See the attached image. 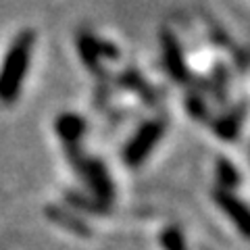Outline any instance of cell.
I'll return each mask as SVG.
<instances>
[{
  "instance_id": "obj_3",
  "label": "cell",
  "mask_w": 250,
  "mask_h": 250,
  "mask_svg": "<svg viewBox=\"0 0 250 250\" xmlns=\"http://www.w3.org/2000/svg\"><path fill=\"white\" fill-rule=\"evenodd\" d=\"M161 48H163V62H165V69H167L169 77L175 83L188 85L192 80V73H190V69H188L182 44H179V40L175 38L173 31H169V29L161 31Z\"/></svg>"
},
{
  "instance_id": "obj_10",
  "label": "cell",
  "mask_w": 250,
  "mask_h": 250,
  "mask_svg": "<svg viewBox=\"0 0 250 250\" xmlns=\"http://www.w3.org/2000/svg\"><path fill=\"white\" fill-rule=\"evenodd\" d=\"M85 129H88V123L77 113H61L54 121V131H57V136L65 146L80 144Z\"/></svg>"
},
{
  "instance_id": "obj_17",
  "label": "cell",
  "mask_w": 250,
  "mask_h": 250,
  "mask_svg": "<svg viewBox=\"0 0 250 250\" xmlns=\"http://www.w3.org/2000/svg\"><path fill=\"white\" fill-rule=\"evenodd\" d=\"M96 46H98V54H100V59H108V61L119 59V48H117L115 44L103 40V38H98V40H96Z\"/></svg>"
},
{
  "instance_id": "obj_11",
  "label": "cell",
  "mask_w": 250,
  "mask_h": 250,
  "mask_svg": "<svg viewBox=\"0 0 250 250\" xmlns=\"http://www.w3.org/2000/svg\"><path fill=\"white\" fill-rule=\"evenodd\" d=\"M62 198H65V202L69 207L82 210L85 215H111V210H113L111 205H104V202H100L96 198H90L77 190H65Z\"/></svg>"
},
{
  "instance_id": "obj_9",
  "label": "cell",
  "mask_w": 250,
  "mask_h": 250,
  "mask_svg": "<svg viewBox=\"0 0 250 250\" xmlns=\"http://www.w3.org/2000/svg\"><path fill=\"white\" fill-rule=\"evenodd\" d=\"M98 38L92 34L88 29H82L75 38V44H77V54H80L82 62L85 65L90 73H94L96 77H104L106 71L103 69V59L98 54V46H96Z\"/></svg>"
},
{
  "instance_id": "obj_15",
  "label": "cell",
  "mask_w": 250,
  "mask_h": 250,
  "mask_svg": "<svg viewBox=\"0 0 250 250\" xmlns=\"http://www.w3.org/2000/svg\"><path fill=\"white\" fill-rule=\"evenodd\" d=\"M159 240H161L163 250H188L184 233H182L179 228H175V225H167V228H163Z\"/></svg>"
},
{
  "instance_id": "obj_7",
  "label": "cell",
  "mask_w": 250,
  "mask_h": 250,
  "mask_svg": "<svg viewBox=\"0 0 250 250\" xmlns=\"http://www.w3.org/2000/svg\"><path fill=\"white\" fill-rule=\"evenodd\" d=\"M44 213H46V217H48L52 223H57L59 228L75 233L77 238H92L90 223L85 221L83 217H77L73 210H69L65 207H59V205H48L44 208Z\"/></svg>"
},
{
  "instance_id": "obj_8",
  "label": "cell",
  "mask_w": 250,
  "mask_h": 250,
  "mask_svg": "<svg viewBox=\"0 0 250 250\" xmlns=\"http://www.w3.org/2000/svg\"><path fill=\"white\" fill-rule=\"evenodd\" d=\"M115 82L119 83L121 88H125V90L136 92L138 96L142 98L144 104H148V106H156V104H159V92H156L150 83H146V80L140 75V71L136 67H131V65L125 67Z\"/></svg>"
},
{
  "instance_id": "obj_2",
  "label": "cell",
  "mask_w": 250,
  "mask_h": 250,
  "mask_svg": "<svg viewBox=\"0 0 250 250\" xmlns=\"http://www.w3.org/2000/svg\"><path fill=\"white\" fill-rule=\"evenodd\" d=\"M165 127H167V121L165 119H150L142 123L138 127V131L127 144L123 148V161L127 167H140L142 163L148 159V154L154 150V146L161 142L163 134H165Z\"/></svg>"
},
{
  "instance_id": "obj_1",
  "label": "cell",
  "mask_w": 250,
  "mask_h": 250,
  "mask_svg": "<svg viewBox=\"0 0 250 250\" xmlns=\"http://www.w3.org/2000/svg\"><path fill=\"white\" fill-rule=\"evenodd\" d=\"M36 44V34L31 29H23L15 36L9 50L4 54L2 67H0V104L11 106L17 103L23 80L27 75L31 50Z\"/></svg>"
},
{
  "instance_id": "obj_6",
  "label": "cell",
  "mask_w": 250,
  "mask_h": 250,
  "mask_svg": "<svg viewBox=\"0 0 250 250\" xmlns=\"http://www.w3.org/2000/svg\"><path fill=\"white\" fill-rule=\"evenodd\" d=\"M246 113H248V104L240 103L238 106L229 108L228 113L219 115L217 119L210 121V127H213L215 136L225 140V142H236L240 138V129H242V123L246 119Z\"/></svg>"
},
{
  "instance_id": "obj_4",
  "label": "cell",
  "mask_w": 250,
  "mask_h": 250,
  "mask_svg": "<svg viewBox=\"0 0 250 250\" xmlns=\"http://www.w3.org/2000/svg\"><path fill=\"white\" fill-rule=\"evenodd\" d=\"M77 175L88 182V186L92 188V192H94V196H96V200L104 202V205H111V202L115 200L113 179H111V175H108L104 163L100 161V159L85 156V161H83V165H82V171Z\"/></svg>"
},
{
  "instance_id": "obj_13",
  "label": "cell",
  "mask_w": 250,
  "mask_h": 250,
  "mask_svg": "<svg viewBox=\"0 0 250 250\" xmlns=\"http://www.w3.org/2000/svg\"><path fill=\"white\" fill-rule=\"evenodd\" d=\"M215 173H217V182H219V188L221 190H228V192H233L236 188L240 186V173L236 165L228 159H217V165H215Z\"/></svg>"
},
{
  "instance_id": "obj_16",
  "label": "cell",
  "mask_w": 250,
  "mask_h": 250,
  "mask_svg": "<svg viewBox=\"0 0 250 250\" xmlns=\"http://www.w3.org/2000/svg\"><path fill=\"white\" fill-rule=\"evenodd\" d=\"M111 82H108V75L104 77H98V83H96V90H94V108H104L111 100Z\"/></svg>"
},
{
  "instance_id": "obj_14",
  "label": "cell",
  "mask_w": 250,
  "mask_h": 250,
  "mask_svg": "<svg viewBox=\"0 0 250 250\" xmlns=\"http://www.w3.org/2000/svg\"><path fill=\"white\" fill-rule=\"evenodd\" d=\"M186 108H188V113H190L192 119H196V121H208V104H207V100H205V94L198 92V90H190L186 94Z\"/></svg>"
},
{
  "instance_id": "obj_5",
  "label": "cell",
  "mask_w": 250,
  "mask_h": 250,
  "mask_svg": "<svg viewBox=\"0 0 250 250\" xmlns=\"http://www.w3.org/2000/svg\"><path fill=\"white\" fill-rule=\"evenodd\" d=\"M213 200L221 207L223 213L231 219V223L236 225L242 236L250 240V207L246 202H242L233 192L221 190V188L213 190Z\"/></svg>"
},
{
  "instance_id": "obj_12",
  "label": "cell",
  "mask_w": 250,
  "mask_h": 250,
  "mask_svg": "<svg viewBox=\"0 0 250 250\" xmlns=\"http://www.w3.org/2000/svg\"><path fill=\"white\" fill-rule=\"evenodd\" d=\"M228 82H229V71L223 62H217L213 69V75L208 80V92L215 96L217 104H223L228 100Z\"/></svg>"
}]
</instances>
